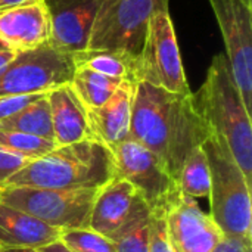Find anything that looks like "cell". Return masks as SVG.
<instances>
[{
	"label": "cell",
	"mask_w": 252,
	"mask_h": 252,
	"mask_svg": "<svg viewBox=\"0 0 252 252\" xmlns=\"http://www.w3.org/2000/svg\"><path fill=\"white\" fill-rule=\"evenodd\" d=\"M208 136L193 92L179 94L145 81L134 83L130 137L149 149L176 182L186 155Z\"/></svg>",
	"instance_id": "6da1fadb"
},
{
	"label": "cell",
	"mask_w": 252,
	"mask_h": 252,
	"mask_svg": "<svg viewBox=\"0 0 252 252\" xmlns=\"http://www.w3.org/2000/svg\"><path fill=\"white\" fill-rule=\"evenodd\" d=\"M195 106L210 134L220 136L229 146L247 180L252 182V123L235 84L227 58H213L205 81L193 93Z\"/></svg>",
	"instance_id": "7a4b0ae2"
},
{
	"label": "cell",
	"mask_w": 252,
	"mask_h": 252,
	"mask_svg": "<svg viewBox=\"0 0 252 252\" xmlns=\"http://www.w3.org/2000/svg\"><path fill=\"white\" fill-rule=\"evenodd\" d=\"M115 177L112 152L94 139L56 146L30 161L4 186L44 189H99Z\"/></svg>",
	"instance_id": "3957f363"
},
{
	"label": "cell",
	"mask_w": 252,
	"mask_h": 252,
	"mask_svg": "<svg viewBox=\"0 0 252 252\" xmlns=\"http://www.w3.org/2000/svg\"><path fill=\"white\" fill-rule=\"evenodd\" d=\"M202 149L210 167L208 214L224 236L252 241L251 183L220 136L210 134Z\"/></svg>",
	"instance_id": "277c9868"
},
{
	"label": "cell",
	"mask_w": 252,
	"mask_h": 252,
	"mask_svg": "<svg viewBox=\"0 0 252 252\" xmlns=\"http://www.w3.org/2000/svg\"><path fill=\"white\" fill-rule=\"evenodd\" d=\"M170 0H96L89 50L120 52L137 62L151 18Z\"/></svg>",
	"instance_id": "5b68a950"
},
{
	"label": "cell",
	"mask_w": 252,
	"mask_h": 252,
	"mask_svg": "<svg viewBox=\"0 0 252 252\" xmlns=\"http://www.w3.org/2000/svg\"><path fill=\"white\" fill-rule=\"evenodd\" d=\"M97 190L3 186L0 188V204L21 210L61 230L89 229Z\"/></svg>",
	"instance_id": "8992f818"
},
{
	"label": "cell",
	"mask_w": 252,
	"mask_h": 252,
	"mask_svg": "<svg viewBox=\"0 0 252 252\" xmlns=\"http://www.w3.org/2000/svg\"><path fill=\"white\" fill-rule=\"evenodd\" d=\"M74 71L72 55L59 52L50 44L16 52L0 68V97L47 93L69 84Z\"/></svg>",
	"instance_id": "52a82bcc"
},
{
	"label": "cell",
	"mask_w": 252,
	"mask_h": 252,
	"mask_svg": "<svg viewBox=\"0 0 252 252\" xmlns=\"http://www.w3.org/2000/svg\"><path fill=\"white\" fill-rule=\"evenodd\" d=\"M145 81L171 93L186 94L190 87L185 74L182 55L168 10L155 13L136 62L134 83Z\"/></svg>",
	"instance_id": "ba28073f"
},
{
	"label": "cell",
	"mask_w": 252,
	"mask_h": 252,
	"mask_svg": "<svg viewBox=\"0 0 252 252\" xmlns=\"http://www.w3.org/2000/svg\"><path fill=\"white\" fill-rule=\"evenodd\" d=\"M226 47V58L245 108L252 111V6L244 0H208Z\"/></svg>",
	"instance_id": "9c48e42d"
},
{
	"label": "cell",
	"mask_w": 252,
	"mask_h": 252,
	"mask_svg": "<svg viewBox=\"0 0 252 252\" xmlns=\"http://www.w3.org/2000/svg\"><path fill=\"white\" fill-rule=\"evenodd\" d=\"M152 210L133 185L121 177H112L99 188L89 229L105 236L111 242L151 219Z\"/></svg>",
	"instance_id": "30bf717a"
},
{
	"label": "cell",
	"mask_w": 252,
	"mask_h": 252,
	"mask_svg": "<svg viewBox=\"0 0 252 252\" xmlns=\"http://www.w3.org/2000/svg\"><path fill=\"white\" fill-rule=\"evenodd\" d=\"M115 176L127 180L145 198L151 210L164 208L179 193L177 182L143 145L128 137L112 151Z\"/></svg>",
	"instance_id": "8fae6325"
},
{
	"label": "cell",
	"mask_w": 252,
	"mask_h": 252,
	"mask_svg": "<svg viewBox=\"0 0 252 252\" xmlns=\"http://www.w3.org/2000/svg\"><path fill=\"white\" fill-rule=\"evenodd\" d=\"M165 236L171 252H214L224 233L196 199L174 195L164 207Z\"/></svg>",
	"instance_id": "7c38bea8"
},
{
	"label": "cell",
	"mask_w": 252,
	"mask_h": 252,
	"mask_svg": "<svg viewBox=\"0 0 252 252\" xmlns=\"http://www.w3.org/2000/svg\"><path fill=\"white\" fill-rule=\"evenodd\" d=\"M50 18L49 44L74 55L86 50L96 15V0H44Z\"/></svg>",
	"instance_id": "4fadbf2b"
},
{
	"label": "cell",
	"mask_w": 252,
	"mask_h": 252,
	"mask_svg": "<svg viewBox=\"0 0 252 252\" xmlns=\"http://www.w3.org/2000/svg\"><path fill=\"white\" fill-rule=\"evenodd\" d=\"M50 18L44 0H27L0 10V38L13 52L49 44Z\"/></svg>",
	"instance_id": "5bb4252c"
},
{
	"label": "cell",
	"mask_w": 252,
	"mask_h": 252,
	"mask_svg": "<svg viewBox=\"0 0 252 252\" xmlns=\"http://www.w3.org/2000/svg\"><path fill=\"white\" fill-rule=\"evenodd\" d=\"M134 81L123 80L115 93L99 108L87 109L92 137L112 151L130 137Z\"/></svg>",
	"instance_id": "9a60e30c"
},
{
	"label": "cell",
	"mask_w": 252,
	"mask_h": 252,
	"mask_svg": "<svg viewBox=\"0 0 252 252\" xmlns=\"http://www.w3.org/2000/svg\"><path fill=\"white\" fill-rule=\"evenodd\" d=\"M50 106L53 142L56 146L77 143L86 139H93L87 109L72 90L71 84L59 86L47 92Z\"/></svg>",
	"instance_id": "2e32d148"
},
{
	"label": "cell",
	"mask_w": 252,
	"mask_h": 252,
	"mask_svg": "<svg viewBox=\"0 0 252 252\" xmlns=\"http://www.w3.org/2000/svg\"><path fill=\"white\" fill-rule=\"evenodd\" d=\"M62 232L21 210L0 204V250H38L61 241Z\"/></svg>",
	"instance_id": "e0dca14e"
},
{
	"label": "cell",
	"mask_w": 252,
	"mask_h": 252,
	"mask_svg": "<svg viewBox=\"0 0 252 252\" xmlns=\"http://www.w3.org/2000/svg\"><path fill=\"white\" fill-rule=\"evenodd\" d=\"M47 94V93H46ZM37 99L16 114L0 121V131H16L53 142V127L47 96Z\"/></svg>",
	"instance_id": "ac0fdd59"
},
{
	"label": "cell",
	"mask_w": 252,
	"mask_h": 252,
	"mask_svg": "<svg viewBox=\"0 0 252 252\" xmlns=\"http://www.w3.org/2000/svg\"><path fill=\"white\" fill-rule=\"evenodd\" d=\"M123 80L126 78H114L84 66H77L69 84L86 109H94L102 106L115 93Z\"/></svg>",
	"instance_id": "d6986e66"
},
{
	"label": "cell",
	"mask_w": 252,
	"mask_h": 252,
	"mask_svg": "<svg viewBox=\"0 0 252 252\" xmlns=\"http://www.w3.org/2000/svg\"><path fill=\"white\" fill-rule=\"evenodd\" d=\"M75 68L84 66L94 72L134 81L136 61L130 56L111 50H81L72 55Z\"/></svg>",
	"instance_id": "ffe728a7"
},
{
	"label": "cell",
	"mask_w": 252,
	"mask_h": 252,
	"mask_svg": "<svg viewBox=\"0 0 252 252\" xmlns=\"http://www.w3.org/2000/svg\"><path fill=\"white\" fill-rule=\"evenodd\" d=\"M180 195L192 199L208 198L210 195V167L201 146L193 148L185 158L177 179Z\"/></svg>",
	"instance_id": "44dd1931"
},
{
	"label": "cell",
	"mask_w": 252,
	"mask_h": 252,
	"mask_svg": "<svg viewBox=\"0 0 252 252\" xmlns=\"http://www.w3.org/2000/svg\"><path fill=\"white\" fill-rule=\"evenodd\" d=\"M55 148V142L37 136L16 131H0V151L27 158L30 161L49 154Z\"/></svg>",
	"instance_id": "7402d4cb"
},
{
	"label": "cell",
	"mask_w": 252,
	"mask_h": 252,
	"mask_svg": "<svg viewBox=\"0 0 252 252\" xmlns=\"http://www.w3.org/2000/svg\"><path fill=\"white\" fill-rule=\"evenodd\" d=\"M61 242L72 252H115L109 239L92 229L63 230Z\"/></svg>",
	"instance_id": "603a6c76"
},
{
	"label": "cell",
	"mask_w": 252,
	"mask_h": 252,
	"mask_svg": "<svg viewBox=\"0 0 252 252\" xmlns=\"http://www.w3.org/2000/svg\"><path fill=\"white\" fill-rule=\"evenodd\" d=\"M149 220L114 241L115 252H149Z\"/></svg>",
	"instance_id": "cb8c5ba5"
},
{
	"label": "cell",
	"mask_w": 252,
	"mask_h": 252,
	"mask_svg": "<svg viewBox=\"0 0 252 252\" xmlns=\"http://www.w3.org/2000/svg\"><path fill=\"white\" fill-rule=\"evenodd\" d=\"M149 252H171L164 224V208L152 210L149 220Z\"/></svg>",
	"instance_id": "d4e9b609"
},
{
	"label": "cell",
	"mask_w": 252,
	"mask_h": 252,
	"mask_svg": "<svg viewBox=\"0 0 252 252\" xmlns=\"http://www.w3.org/2000/svg\"><path fill=\"white\" fill-rule=\"evenodd\" d=\"M44 94L46 93L24 94V96H1L0 97V121L16 114L18 111L24 109L25 106H28L30 103L43 97Z\"/></svg>",
	"instance_id": "484cf974"
},
{
	"label": "cell",
	"mask_w": 252,
	"mask_h": 252,
	"mask_svg": "<svg viewBox=\"0 0 252 252\" xmlns=\"http://www.w3.org/2000/svg\"><path fill=\"white\" fill-rule=\"evenodd\" d=\"M30 159L27 158L0 151V188H3L7 183V180L21 168H24Z\"/></svg>",
	"instance_id": "4316f807"
},
{
	"label": "cell",
	"mask_w": 252,
	"mask_h": 252,
	"mask_svg": "<svg viewBox=\"0 0 252 252\" xmlns=\"http://www.w3.org/2000/svg\"><path fill=\"white\" fill-rule=\"evenodd\" d=\"M214 252H252V241L224 236L223 242Z\"/></svg>",
	"instance_id": "83f0119b"
},
{
	"label": "cell",
	"mask_w": 252,
	"mask_h": 252,
	"mask_svg": "<svg viewBox=\"0 0 252 252\" xmlns=\"http://www.w3.org/2000/svg\"><path fill=\"white\" fill-rule=\"evenodd\" d=\"M38 252H72L69 251L61 241H56V242H53V244H49V245H46V247H41V248H38L37 250Z\"/></svg>",
	"instance_id": "f1b7e54d"
},
{
	"label": "cell",
	"mask_w": 252,
	"mask_h": 252,
	"mask_svg": "<svg viewBox=\"0 0 252 252\" xmlns=\"http://www.w3.org/2000/svg\"><path fill=\"white\" fill-rule=\"evenodd\" d=\"M16 52H12V50H4V52H0V68L4 66L13 56H15Z\"/></svg>",
	"instance_id": "f546056e"
},
{
	"label": "cell",
	"mask_w": 252,
	"mask_h": 252,
	"mask_svg": "<svg viewBox=\"0 0 252 252\" xmlns=\"http://www.w3.org/2000/svg\"><path fill=\"white\" fill-rule=\"evenodd\" d=\"M22 1H27V0H0V10L10 7V6H15V4H19Z\"/></svg>",
	"instance_id": "4dcf8cb0"
},
{
	"label": "cell",
	"mask_w": 252,
	"mask_h": 252,
	"mask_svg": "<svg viewBox=\"0 0 252 252\" xmlns=\"http://www.w3.org/2000/svg\"><path fill=\"white\" fill-rule=\"evenodd\" d=\"M0 252H38L32 248H10V250H0Z\"/></svg>",
	"instance_id": "1f68e13d"
},
{
	"label": "cell",
	"mask_w": 252,
	"mask_h": 252,
	"mask_svg": "<svg viewBox=\"0 0 252 252\" xmlns=\"http://www.w3.org/2000/svg\"><path fill=\"white\" fill-rule=\"evenodd\" d=\"M4 50H10V49H9V46H7L4 41L0 38V52H4ZM12 52H13V50H12Z\"/></svg>",
	"instance_id": "d6a6232c"
},
{
	"label": "cell",
	"mask_w": 252,
	"mask_h": 252,
	"mask_svg": "<svg viewBox=\"0 0 252 252\" xmlns=\"http://www.w3.org/2000/svg\"><path fill=\"white\" fill-rule=\"evenodd\" d=\"M244 1H245L247 4H250V6H252V0H244Z\"/></svg>",
	"instance_id": "836d02e7"
}]
</instances>
